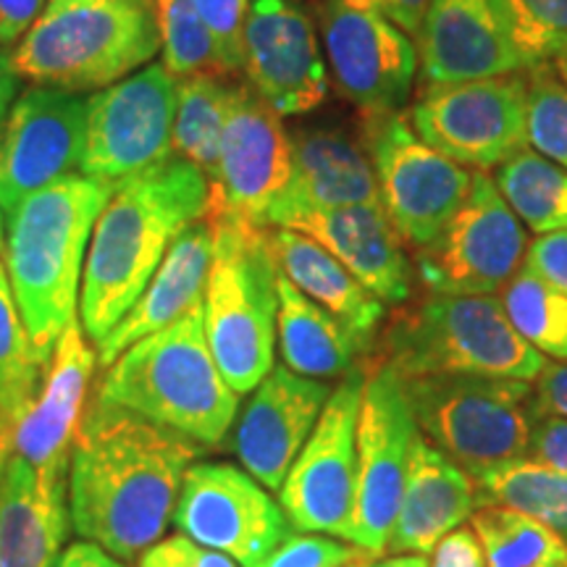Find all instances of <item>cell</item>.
Here are the masks:
<instances>
[{"label":"cell","instance_id":"5b68a950","mask_svg":"<svg viewBox=\"0 0 567 567\" xmlns=\"http://www.w3.org/2000/svg\"><path fill=\"white\" fill-rule=\"evenodd\" d=\"M158 51L153 0H45L9 61L19 80L84 95L126 80Z\"/></svg>","mask_w":567,"mask_h":567},{"label":"cell","instance_id":"277c9868","mask_svg":"<svg viewBox=\"0 0 567 567\" xmlns=\"http://www.w3.org/2000/svg\"><path fill=\"white\" fill-rule=\"evenodd\" d=\"M95 396L200 444L221 442L239 408L213 360L203 302L132 344L109 365Z\"/></svg>","mask_w":567,"mask_h":567},{"label":"cell","instance_id":"7bdbcfd3","mask_svg":"<svg viewBox=\"0 0 567 567\" xmlns=\"http://www.w3.org/2000/svg\"><path fill=\"white\" fill-rule=\"evenodd\" d=\"M429 567H488L484 544L473 528L460 526L450 530L442 542L431 549Z\"/></svg>","mask_w":567,"mask_h":567},{"label":"cell","instance_id":"8d00e7d4","mask_svg":"<svg viewBox=\"0 0 567 567\" xmlns=\"http://www.w3.org/2000/svg\"><path fill=\"white\" fill-rule=\"evenodd\" d=\"M528 147L567 172V71L542 63L526 71Z\"/></svg>","mask_w":567,"mask_h":567},{"label":"cell","instance_id":"4316f807","mask_svg":"<svg viewBox=\"0 0 567 567\" xmlns=\"http://www.w3.org/2000/svg\"><path fill=\"white\" fill-rule=\"evenodd\" d=\"M66 523V486L9 452L0 478V567H55Z\"/></svg>","mask_w":567,"mask_h":567},{"label":"cell","instance_id":"cb8c5ba5","mask_svg":"<svg viewBox=\"0 0 567 567\" xmlns=\"http://www.w3.org/2000/svg\"><path fill=\"white\" fill-rule=\"evenodd\" d=\"M292 176L266 213V226H284L310 210L381 205L379 179L363 142L339 130H297Z\"/></svg>","mask_w":567,"mask_h":567},{"label":"cell","instance_id":"83f0119b","mask_svg":"<svg viewBox=\"0 0 567 567\" xmlns=\"http://www.w3.org/2000/svg\"><path fill=\"white\" fill-rule=\"evenodd\" d=\"M271 250L281 276L373 350L386 318V305L379 297L368 292L334 255L308 234L271 226Z\"/></svg>","mask_w":567,"mask_h":567},{"label":"cell","instance_id":"7dc6e473","mask_svg":"<svg viewBox=\"0 0 567 567\" xmlns=\"http://www.w3.org/2000/svg\"><path fill=\"white\" fill-rule=\"evenodd\" d=\"M354 3L379 11L381 17L392 21L394 27H400L402 32L417 40L431 0H354Z\"/></svg>","mask_w":567,"mask_h":567},{"label":"cell","instance_id":"d6a6232c","mask_svg":"<svg viewBox=\"0 0 567 567\" xmlns=\"http://www.w3.org/2000/svg\"><path fill=\"white\" fill-rule=\"evenodd\" d=\"M494 184L530 231L567 229V172L563 166L526 147L496 166Z\"/></svg>","mask_w":567,"mask_h":567},{"label":"cell","instance_id":"52a82bcc","mask_svg":"<svg viewBox=\"0 0 567 567\" xmlns=\"http://www.w3.org/2000/svg\"><path fill=\"white\" fill-rule=\"evenodd\" d=\"M379 363L400 375L476 373L534 381L547 360L515 331L494 295H425L386 323Z\"/></svg>","mask_w":567,"mask_h":567},{"label":"cell","instance_id":"11a10c76","mask_svg":"<svg viewBox=\"0 0 567 567\" xmlns=\"http://www.w3.org/2000/svg\"><path fill=\"white\" fill-rule=\"evenodd\" d=\"M292 3H300L302 6V3H308V0H292ZM316 3H321V0H316Z\"/></svg>","mask_w":567,"mask_h":567},{"label":"cell","instance_id":"816d5d0a","mask_svg":"<svg viewBox=\"0 0 567 567\" xmlns=\"http://www.w3.org/2000/svg\"><path fill=\"white\" fill-rule=\"evenodd\" d=\"M9 452H11V444L0 442V478H3V465H6V460H9Z\"/></svg>","mask_w":567,"mask_h":567},{"label":"cell","instance_id":"3957f363","mask_svg":"<svg viewBox=\"0 0 567 567\" xmlns=\"http://www.w3.org/2000/svg\"><path fill=\"white\" fill-rule=\"evenodd\" d=\"M113 187L80 172L27 197L6 218L3 266L34 350L51 363L80 308L82 260Z\"/></svg>","mask_w":567,"mask_h":567},{"label":"cell","instance_id":"836d02e7","mask_svg":"<svg viewBox=\"0 0 567 567\" xmlns=\"http://www.w3.org/2000/svg\"><path fill=\"white\" fill-rule=\"evenodd\" d=\"M488 567H567V542L534 517L502 505L473 513Z\"/></svg>","mask_w":567,"mask_h":567},{"label":"cell","instance_id":"f907efd6","mask_svg":"<svg viewBox=\"0 0 567 567\" xmlns=\"http://www.w3.org/2000/svg\"><path fill=\"white\" fill-rule=\"evenodd\" d=\"M373 567H429V559H425V555H394L389 559H381Z\"/></svg>","mask_w":567,"mask_h":567},{"label":"cell","instance_id":"7a4b0ae2","mask_svg":"<svg viewBox=\"0 0 567 567\" xmlns=\"http://www.w3.org/2000/svg\"><path fill=\"white\" fill-rule=\"evenodd\" d=\"M208 176L168 158L118 182L92 229L82 276V329L101 342L145 292L189 224L205 218Z\"/></svg>","mask_w":567,"mask_h":567},{"label":"cell","instance_id":"4dcf8cb0","mask_svg":"<svg viewBox=\"0 0 567 567\" xmlns=\"http://www.w3.org/2000/svg\"><path fill=\"white\" fill-rule=\"evenodd\" d=\"M234 84L224 76H189L176 80V116L172 132L174 158L193 163L213 179Z\"/></svg>","mask_w":567,"mask_h":567},{"label":"cell","instance_id":"db71d44e","mask_svg":"<svg viewBox=\"0 0 567 567\" xmlns=\"http://www.w3.org/2000/svg\"><path fill=\"white\" fill-rule=\"evenodd\" d=\"M3 210H0V255H3Z\"/></svg>","mask_w":567,"mask_h":567},{"label":"cell","instance_id":"e575fe53","mask_svg":"<svg viewBox=\"0 0 567 567\" xmlns=\"http://www.w3.org/2000/svg\"><path fill=\"white\" fill-rule=\"evenodd\" d=\"M505 313L526 342L549 358L567 360V295L520 268L505 287Z\"/></svg>","mask_w":567,"mask_h":567},{"label":"cell","instance_id":"7402d4cb","mask_svg":"<svg viewBox=\"0 0 567 567\" xmlns=\"http://www.w3.org/2000/svg\"><path fill=\"white\" fill-rule=\"evenodd\" d=\"M276 229L308 234L384 305L402 308L413 297V260L408 258L405 243L389 221L384 205L300 213Z\"/></svg>","mask_w":567,"mask_h":567},{"label":"cell","instance_id":"2e32d148","mask_svg":"<svg viewBox=\"0 0 567 567\" xmlns=\"http://www.w3.org/2000/svg\"><path fill=\"white\" fill-rule=\"evenodd\" d=\"M174 526L205 549L255 567L292 536L281 505L234 465L197 463L182 478Z\"/></svg>","mask_w":567,"mask_h":567},{"label":"cell","instance_id":"d4e9b609","mask_svg":"<svg viewBox=\"0 0 567 567\" xmlns=\"http://www.w3.org/2000/svg\"><path fill=\"white\" fill-rule=\"evenodd\" d=\"M210 264L213 229L205 218H200L176 237V243L166 252L158 271L153 274L145 292L126 310L122 321L95 344L97 363L105 368L116 363L140 339L166 329V326L179 321L189 308L203 302Z\"/></svg>","mask_w":567,"mask_h":567},{"label":"cell","instance_id":"7c38bea8","mask_svg":"<svg viewBox=\"0 0 567 567\" xmlns=\"http://www.w3.org/2000/svg\"><path fill=\"white\" fill-rule=\"evenodd\" d=\"M526 71L421 87L408 116L425 145L460 166L496 168L528 147Z\"/></svg>","mask_w":567,"mask_h":567},{"label":"cell","instance_id":"6da1fadb","mask_svg":"<svg viewBox=\"0 0 567 567\" xmlns=\"http://www.w3.org/2000/svg\"><path fill=\"white\" fill-rule=\"evenodd\" d=\"M197 455L187 436L95 396L71 446L74 530L116 559L147 551L166 530Z\"/></svg>","mask_w":567,"mask_h":567},{"label":"cell","instance_id":"9a60e30c","mask_svg":"<svg viewBox=\"0 0 567 567\" xmlns=\"http://www.w3.org/2000/svg\"><path fill=\"white\" fill-rule=\"evenodd\" d=\"M318 27L331 82L360 116L405 111L417 76V45L354 0H321Z\"/></svg>","mask_w":567,"mask_h":567},{"label":"cell","instance_id":"5bb4252c","mask_svg":"<svg viewBox=\"0 0 567 567\" xmlns=\"http://www.w3.org/2000/svg\"><path fill=\"white\" fill-rule=\"evenodd\" d=\"M174 116L176 76L163 63H147L126 80L92 92L80 174L116 187L174 158Z\"/></svg>","mask_w":567,"mask_h":567},{"label":"cell","instance_id":"8fae6325","mask_svg":"<svg viewBox=\"0 0 567 567\" xmlns=\"http://www.w3.org/2000/svg\"><path fill=\"white\" fill-rule=\"evenodd\" d=\"M526 252V229L494 176L473 172L465 203L429 245L417 247L413 271L429 295H494L520 271Z\"/></svg>","mask_w":567,"mask_h":567},{"label":"cell","instance_id":"603a6c76","mask_svg":"<svg viewBox=\"0 0 567 567\" xmlns=\"http://www.w3.org/2000/svg\"><path fill=\"white\" fill-rule=\"evenodd\" d=\"M84 337L87 334L80 318L63 329L48 363L38 402L11 439V452L24 457L42 478L61 486H66L82 400L97 360Z\"/></svg>","mask_w":567,"mask_h":567},{"label":"cell","instance_id":"ab89813d","mask_svg":"<svg viewBox=\"0 0 567 567\" xmlns=\"http://www.w3.org/2000/svg\"><path fill=\"white\" fill-rule=\"evenodd\" d=\"M216 40L218 53L229 76L239 74L245 63V27L250 0H189Z\"/></svg>","mask_w":567,"mask_h":567},{"label":"cell","instance_id":"74e56055","mask_svg":"<svg viewBox=\"0 0 567 567\" xmlns=\"http://www.w3.org/2000/svg\"><path fill=\"white\" fill-rule=\"evenodd\" d=\"M526 71L567 63V0H502Z\"/></svg>","mask_w":567,"mask_h":567},{"label":"cell","instance_id":"d6986e66","mask_svg":"<svg viewBox=\"0 0 567 567\" xmlns=\"http://www.w3.org/2000/svg\"><path fill=\"white\" fill-rule=\"evenodd\" d=\"M247 84L279 116H305L329 97V66L313 19L292 0H255L245 27Z\"/></svg>","mask_w":567,"mask_h":567},{"label":"cell","instance_id":"9c48e42d","mask_svg":"<svg viewBox=\"0 0 567 567\" xmlns=\"http://www.w3.org/2000/svg\"><path fill=\"white\" fill-rule=\"evenodd\" d=\"M363 386L365 360L342 375L337 389H331L313 434L284 478L279 505L297 530L339 536L352 544Z\"/></svg>","mask_w":567,"mask_h":567},{"label":"cell","instance_id":"484cf974","mask_svg":"<svg viewBox=\"0 0 567 567\" xmlns=\"http://www.w3.org/2000/svg\"><path fill=\"white\" fill-rule=\"evenodd\" d=\"M478 505V488L471 473L417 434L386 551L429 555L450 530L463 526Z\"/></svg>","mask_w":567,"mask_h":567},{"label":"cell","instance_id":"ffe728a7","mask_svg":"<svg viewBox=\"0 0 567 567\" xmlns=\"http://www.w3.org/2000/svg\"><path fill=\"white\" fill-rule=\"evenodd\" d=\"M415 42L421 87L526 71L502 0H431Z\"/></svg>","mask_w":567,"mask_h":567},{"label":"cell","instance_id":"f6af8a7d","mask_svg":"<svg viewBox=\"0 0 567 567\" xmlns=\"http://www.w3.org/2000/svg\"><path fill=\"white\" fill-rule=\"evenodd\" d=\"M534 381L538 415H555L567 421V363H549L547 360Z\"/></svg>","mask_w":567,"mask_h":567},{"label":"cell","instance_id":"60d3db41","mask_svg":"<svg viewBox=\"0 0 567 567\" xmlns=\"http://www.w3.org/2000/svg\"><path fill=\"white\" fill-rule=\"evenodd\" d=\"M140 567H237L221 551L205 549L187 536H172L153 544L140 559Z\"/></svg>","mask_w":567,"mask_h":567},{"label":"cell","instance_id":"4fadbf2b","mask_svg":"<svg viewBox=\"0 0 567 567\" xmlns=\"http://www.w3.org/2000/svg\"><path fill=\"white\" fill-rule=\"evenodd\" d=\"M417 431L402 375L365 358L363 405L358 421V499L352 544L365 555L386 551Z\"/></svg>","mask_w":567,"mask_h":567},{"label":"cell","instance_id":"44dd1931","mask_svg":"<svg viewBox=\"0 0 567 567\" xmlns=\"http://www.w3.org/2000/svg\"><path fill=\"white\" fill-rule=\"evenodd\" d=\"M329 396V384L287 365H274L260 381L234 434V452L258 484L281 488Z\"/></svg>","mask_w":567,"mask_h":567},{"label":"cell","instance_id":"1f68e13d","mask_svg":"<svg viewBox=\"0 0 567 567\" xmlns=\"http://www.w3.org/2000/svg\"><path fill=\"white\" fill-rule=\"evenodd\" d=\"M478 502L502 505L534 517L567 542V473L538 460L517 457L478 473Z\"/></svg>","mask_w":567,"mask_h":567},{"label":"cell","instance_id":"f35d334b","mask_svg":"<svg viewBox=\"0 0 567 567\" xmlns=\"http://www.w3.org/2000/svg\"><path fill=\"white\" fill-rule=\"evenodd\" d=\"M365 557L371 555H365L354 544H342L331 536L292 534L255 567H344Z\"/></svg>","mask_w":567,"mask_h":567},{"label":"cell","instance_id":"f5cc1de1","mask_svg":"<svg viewBox=\"0 0 567 567\" xmlns=\"http://www.w3.org/2000/svg\"><path fill=\"white\" fill-rule=\"evenodd\" d=\"M344 567H373V563H371V557H365V559H358V563L344 565Z\"/></svg>","mask_w":567,"mask_h":567},{"label":"cell","instance_id":"c3c4849f","mask_svg":"<svg viewBox=\"0 0 567 567\" xmlns=\"http://www.w3.org/2000/svg\"><path fill=\"white\" fill-rule=\"evenodd\" d=\"M55 567H124L118 559H113V555L97 547V544L90 542H80L71 544V547L63 551L59 565Z\"/></svg>","mask_w":567,"mask_h":567},{"label":"cell","instance_id":"b9f144b4","mask_svg":"<svg viewBox=\"0 0 567 567\" xmlns=\"http://www.w3.org/2000/svg\"><path fill=\"white\" fill-rule=\"evenodd\" d=\"M526 268L567 295V229L538 234L528 245Z\"/></svg>","mask_w":567,"mask_h":567},{"label":"cell","instance_id":"ba28073f","mask_svg":"<svg viewBox=\"0 0 567 567\" xmlns=\"http://www.w3.org/2000/svg\"><path fill=\"white\" fill-rule=\"evenodd\" d=\"M417 431L473 478L528 455L538 415L523 379L476 373L402 375Z\"/></svg>","mask_w":567,"mask_h":567},{"label":"cell","instance_id":"9f6ffc18","mask_svg":"<svg viewBox=\"0 0 567 567\" xmlns=\"http://www.w3.org/2000/svg\"><path fill=\"white\" fill-rule=\"evenodd\" d=\"M559 66H565V71H567V63H559Z\"/></svg>","mask_w":567,"mask_h":567},{"label":"cell","instance_id":"bcb514c9","mask_svg":"<svg viewBox=\"0 0 567 567\" xmlns=\"http://www.w3.org/2000/svg\"><path fill=\"white\" fill-rule=\"evenodd\" d=\"M45 0H0V51L11 53L13 45L30 32Z\"/></svg>","mask_w":567,"mask_h":567},{"label":"cell","instance_id":"ac0fdd59","mask_svg":"<svg viewBox=\"0 0 567 567\" xmlns=\"http://www.w3.org/2000/svg\"><path fill=\"white\" fill-rule=\"evenodd\" d=\"M87 95L27 87L0 126V210L9 218L27 197L80 168Z\"/></svg>","mask_w":567,"mask_h":567},{"label":"cell","instance_id":"e0dca14e","mask_svg":"<svg viewBox=\"0 0 567 567\" xmlns=\"http://www.w3.org/2000/svg\"><path fill=\"white\" fill-rule=\"evenodd\" d=\"M292 176V140L281 116L250 84H234L218 166L208 182L205 221L266 226V213Z\"/></svg>","mask_w":567,"mask_h":567},{"label":"cell","instance_id":"8992f818","mask_svg":"<svg viewBox=\"0 0 567 567\" xmlns=\"http://www.w3.org/2000/svg\"><path fill=\"white\" fill-rule=\"evenodd\" d=\"M213 264L203 295L205 337L224 381L237 394L274 371L279 268L271 226L213 218Z\"/></svg>","mask_w":567,"mask_h":567},{"label":"cell","instance_id":"ee69618b","mask_svg":"<svg viewBox=\"0 0 567 567\" xmlns=\"http://www.w3.org/2000/svg\"><path fill=\"white\" fill-rule=\"evenodd\" d=\"M530 455L538 463L567 473V421L555 415H542L530 434Z\"/></svg>","mask_w":567,"mask_h":567},{"label":"cell","instance_id":"f1b7e54d","mask_svg":"<svg viewBox=\"0 0 567 567\" xmlns=\"http://www.w3.org/2000/svg\"><path fill=\"white\" fill-rule=\"evenodd\" d=\"M276 289H279L276 337L289 371L308 379H337L363 363L371 350L344 323L308 300L287 276L279 274Z\"/></svg>","mask_w":567,"mask_h":567},{"label":"cell","instance_id":"681fc988","mask_svg":"<svg viewBox=\"0 0 567 567\" xmlns=\"http://www.w3.org/2000/svg\"><path fill=\"white\" fill-rule=\"evenodd\" d=\"M19 97V76L11 69L9 53L0 51V126H3L6 116H9L13 101Z\"/></svg>","mask_w":567,"mask_h":567},{"label":"cell","instance_id":"f546056e","mask_svg":"<svg viewBox=\"0 0 567 567\" xmlns=\"http://www.w3.org/2000/svg\"><path fill=\"white\" fill-rule=\"evenodd\" d=\"M48 363L34 350L0 260V442L11 444L42 392Z\"/></svg>","mask_w":567,"mask_h":567},{"label":"cell","instance_id":"d590c367","mask_svg":"<svg viewBox=\"0 0 567 567\" xmlns=\"http://www.w3.org/2000/svg\"><path fill=\"white\" fill-rule=\"evenodd\" d=\"M155 24L161 34L163 66L176 80L189 76H224L226 71L216 40L189 0H153Z\"/></svg>","mask_w":567,"mask_h":567},{"label":"cell","instance_id":"30bf717a","mask_svg":"<svg viewBox=\"0 0 567 567\" xmlns=\"http://www.w3.org/2000/svg\"><path fill=\"white\" fill-rule=\"evenodd\" d=\"M363 147L379 179L381 205L402 243L429 245L471 193L473 174L417 137L408 111L363 116Z\"/></svg>","mask_w":567,"mask_h":567}]
</instances>
